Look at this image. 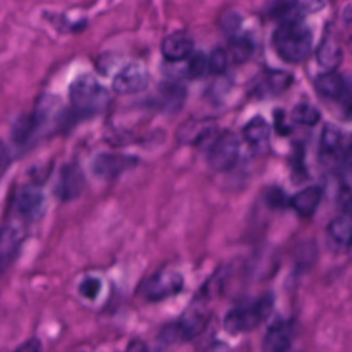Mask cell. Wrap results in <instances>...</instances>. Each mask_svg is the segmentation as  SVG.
Returning <instances> with one entry per match:
<instances>
[{"instance_id": "obj_1", "label": "cell", "mask_w": 352, "mask_h": 352, "mask_svg": "<svg viewBox=\"0 0 352 352\" xmlns=\"http://www.w3.org/2000/svg\"><path fill=\"white\" fill-rule=\"evenodd\" d=\"M272 41L278 55L290 63L302 62L312 50V33L297 19L282 22L275 30Z\"/></svg>"}, {"instance_id": "obj_2", "label": "cell", "mask_w": 352, "mask_h": 352, "mask_svg": "<svg viewBox=\"0 0 352 352\" xmlns=\"http://www.w3.org/2000/svg\"><path fill=\"white\" fill-rule=\"evenodd\" d=\"M274 307V297L265 294L250 305L236 307L224 318V329L231 334L249 331L268 318Z\"/></svg>"}, {"instance_id": "obj_3", "label": "cell", "mask_w": 352, "mask_h": 352, "mask_svg": "<svg viewBox=\"0 0 352 352\" xmlns=\"http://www.w3.org/2000/svg\"><path fill=\"white\" fill-rule=\"evenodd\" d=\"M70 100L76 110L95 113L106 106L109 94L92 76H80L70 85Z\"/></svg>"}, {"instance_id": "obj_4", "label": "cell", "mask_w": 352, "mask_h": 352, "mask_svg": "<svg viewBox=\"0 0 352 352\" xmlns=\"http://www.w3.org/2000/svg\"><path fill=\"white\" fill-rule=\"evenodd\" d=\"M239 139L231 131H223L213 138L208 150V164L212 169L224 172L231 169L239 157Z\"/></svg>"}, {"instance_id": "obj_5", "label": "cell", "mask_w": 352, "mask_h": 352, "mask_svg": "<svg viewBox=\"0 0 352 352\" xmlns=\"http://www.w3.org/2000/svg\"><path fill=\"white\" fill-rule=\"evenodd\" d=\"M183 287V276L177 272L161 271L153 275L143 287V294L150 301H160L177 294Z\"/></svg>"}, {"instance_id": "obj_6", "label": "cell", "mask_w": 352, "mask_h": 352, "mask_svg": "<svg viewBox=\"0 0 352 352\" xmlns=\"http://www.w3.org/2000/svg\"><path fill=\"white\" fill-rule=\"evenodd\" d=\"M148 84V73L140 63H129L113 78V89L117 94L128 95L143 91Z\"/></svg>"}, {"instance_id": "obj_7", "label": "cell", "mask_w": 352, "mask_h": 352, "mask_svg": "<svg viewBox=\"0 0 352 352\" xmlns=\"http://www.w3.org/2000/svg\"><path fill=\"white\" fill-rule=\"evenodd\" d=\"M85 186V176L77 164H67L62 168L55 191L62 201L77 198Z\"/></svg>"}, {"instance_id": "obj_8", "label": "cell", "mask_w": 352, "mask_h": 352, "mask_svg": "<svg viewBox=\"0 0 352 352\" xmlns=\"http://www.w3.org/2000/svg\"><path fill=\"white\" fill-rule=\"evenodd\" d=\"M136 164V158L124 154L103 153L92 161V172L103 179H113Z\"/></svg>"}, {"instance_id": "obj_9", "label": "cell", "mask_w": 352, "mask_h": 352, "mask_svg": "<svg viewBox=\"0 0 352 352\" xmlns=\"http://www.w3.org/2000/svg\"><path fill=\"white\" fill-rule=\"evenodd\" d=\"M14 202L16 212L28 220H36L44 212V195L36 186H23Z\"/></svg>"}, {"instance_id": "obj_10", "label": "cell", "mask_w": 352, "mask_h": 352, "mask_svg": "<svg viewBox=\"0 0 352 352\" xmlns=\"http://www.w3.org/2000/svg\"><path fill=\"white\" fill-rule=\"evenodd\" d=\"M194 48L192 38L184 32H175L164 38L161 44L162 55L169 62H180L191 56Z\"/></svg>"}, {"instance_id": "obj_11", "label": "cell", "mask_w": 352, "mask_h": 352, "mask_svg": "<svg viewBox=\"0 0 352 352\" xmlns=\"http://www.w3.org/2000/svg\"><path fill=\"white\" fill-rule=\"evenodd\" d=\"M322 190L318 186H308L290 199V206L301 216H311L319 206Z\"/></svg>"}, {"instance_id": "obj_12", "label": "cell", "mask_w": 352, "mask_h": 352, "mask_svg": "<svg viewBox=\"0 0 352 352\" xmlns=\"http://www.w3.org/2000/svg\"><path fill=\"white\" fill-rule=\"evenodd\" d=\"M316 59L326 70H336L338 67L342 60V50L334 37H323L316 51Z\"/></svg>"}, {"instance_id": "obj_13", "label": "cell", "mask_w": 352, "mask_h": 352, "mask_svg": "<svg viewBox=\"0 0 352 352\" xmlns=\"http://www.w3.org/2000/svg\"><path fill=\"white\" fill-rule=\"evenodd\" d=\"M292 344V336L286 324H275L268 329L263 340L264 352H287Z\"/></svg>"}, {"instance_id": "obj_14", "label": "cell", "mask_w": 352, "mask_h": 352, "mask_svg": "<svg viewBox=\"0 0 352 352\" xmlns=\"http://www.w3.org/2000/svg\"><path fill=\"white\" fill-rule=\"evenodd\" d=\"M315 88L322 96L337 99L344 95L345 82L342 77L336 73V70H327L326 73L318 76L315 80Z\"/></svg>"}, {"instance_id": "obj_15", "label": "cell", "mask_w": 352, "mask_h": 352, "mask_svg": "<svg viewBox=\"0 0 352 352\" xmlns=\"http://www.w3.org/2000/svg\"><path fill=\"white\" fill-rule=\"evenodd\" d=\"M243 138L245 140L252 144V146H264L268 139H270V133H271V128L270 124L260 116L253 117L250 121L246 122V125L243 126Z\"/></svg>"}, {"instance_id": "obj_16", "label": "cell", "mask_w": 352, "mask_h": 352, "mask_svg": "<svg viewBox=\"0 0 352 352\" xmlns=\"http://www.w3.org/2000/svg\"><path fill=\"white\" fill-rule=\"evenodd\" d=\"M327 232L334 242L348 246L352 241V214L346 212L333 219L327 227Z\"/></svg>"}, {"instance_id": "obj_17", "label": "cell", "mask_w": 352, "mask_h": 352, "mask_svg": "<svg viewBox=\"0 0 352 352\" xmlns=\"http://www.w3.org/2000/svg\"><path fill=\"white\" fill-rule=\"evenodd\" d=\"M182 340H190L201 333L205 326V316L199 312H188L177 322Z\"/></svg>"}, {"instance_id": "obj_18", "label": "cell", "mask_w": 352, "mask_h": 352, "mask_svg": "<svg viewBox=\"0 0 352 352\" xmlns=\"http://www.w3.org/2000/svg\"><path fill=\"white\" fill-rule=\"evenodd\" d=\"M292 82V76L286 72H280V70H274V72H268L264 74L263 77V87L264 92L268 94H279L285 89H287V87Z\"/></svg>"}, {"instance_id": "obj_19", "label": "cell", "mask_w": 352, "mask_h": 352, "mask_svg": "<svg viewBox=\"0 0 352 352\" xmlns=\"http://www.w3.org/2000/svg\"><path fill=\"white\" fill-rule=\"evenodd\" d=\"M253 50L254 47L252 40L245 36L232 37V40L230 41V54L236 63H243L249 60L253 54Z\"/></svg>"}, {"instance_id": "obj_20", "label": "cell", "mask_w": 352, "mask_h": 352, "mask_svg": "<svg viewBox=\"0 0 352 352\" xmlns=\"http://www.w3.org/2000/svg\"><path fill=\"white\" fill-rule=\"evenodd\" d=\"M21 232L15 227L6 226L1 232V258L10 260L21 243Z\"/></svg>"}, {"instance_id": "obj_21", "label": "cell", "mask_w": 352, "mask_h": 352, "mask_svg": "<svg viewBox=\"0 0 352 352\" xmlns=\"http://www.w3.org/2000/svg\"><path fill=\"white\" fill-rule=\"evenodd\" d=\"M319 110L308 103H300L292 111V120L301 125H315L319 121Z\"/></svg>"}, {"instance_id": "obj_22", "label": "cell", "mask_w": 352, "mask_h": 352, "mask_svg": "<svg viewBox=\"0 0 352 352\" xmlns=\"http://www.w3.org/2000/svg\"><path fill=\"white\" fill-rule=\"evenodd\" d=\"M206 73H210L209 56H206L204 52L191 55L188 60V74L191 77H204Z\"/></svg>"}, {"instance_id": "obj_23", "label": "cell", "mask_w": 352, "mask_h": 352, "mask_svg": "<svg viewBox=\"0 0 352 352\" xmlns=\"http://www.w3.org/2000/svg\"><path fill=\"white\" fill-rule=\"evenodd\" d=\"M341 147V133L333 125H327L322 133V148L326 153H336Z\"/></svg>"}, {"instance_id": "obj_24", "label": "cell", "mask_w": 352, "mask_h": 352, "mask_svg": "<svg viewBox=\"0 0 352 352\" xmlns=\"http://www.w3.org/2000/svg\"><path fill=\"white\" fill-rule=\"evenodd\" d=\"M228 65V54L221 50L216 48L209 54V70L213 74H220L227 69Z\"/></svg>"}, {"instance_id": "obj_25", "label": "cell", "mask_w": 352, "mask_h": 352, "mask_svg": "<svg viewBox=\"0 0 352 352\" xmlns=\"http://www.w3.org/2000/svg\"><path fill=\"white\" fill-rule=\"evenodd\" d=\"M298 0H271L268 12L275 18H285L296 8Z\"/></svg>"}, {"instance_id": "obj_26", "label": "cell", "mask_w": 352, "mask_h": 352, "mask_svg": "<svg viewBox=\"0 0 352 352\" xmlns=\"http://www.w3.org/2000/svg\"><path fill=\"white\" fill-rule=\"evenodd\" d=\"M78 290H80V294L84 296L85 298L94 300L100 290V280L96 278H87L80 283Z\"/></svg>"}, {"instance_id": "obj_27", "label": "cell", "mask_w": 352, "mask_h": 352, "mask_svg": "<svg viewBox=\"0 0 352 352\" xmlns=\"http://www.w3.org/2000/svg\"><path fill=\"white\" fill-rule=\"evenodd\" d=\"M41 351V344L37 338H30L25 341L15 352H40Z\"/></svg>"}, {"instance_id": "obj_28", "label": "cell", "mask_w": 352, "mask_h": 352, "mask_svg": "<svg viewBox=\"0 0 352 352\" xmlns=\"http://www.w3.org/2000/svg\"><path fill=\"white\" fill-rule=\"evenodd\" d=\"M267 201L270 202V205L272 206H282L283 202H285V198H283V192L278 188H272L271 191H268L267 194Z\"/></svg>"}, {"instance_id": "obj_29", "label": "cell", "mask_w": 352, "mask_h": 352, "mask_svg": "<svg viewBox=\"0 0 352 352\" xmlns=\"http://www.w3.org/2000/svg\"><path fill=\"white\" fill-rule=\"evenodd\" d=\"M125 352H148L146 344L140 340H132L129 342V345L126 346V351Z\"/></svg>"}, {"instance_id": "obj_30", "label": "cell", "mask_w": 352, "mask_h": 352, "mask_svg": "<svg viewBox=\"0 0 352 352\" xmlns=\"http://www.w3.org/2000/svg\"><path fill=\"white\" fill-rule=\"evenodd\" d=\"M327 1H329V0H305L304 4H305V7H307L309 11L315 12V11L322 10V8L327 4Z\"/></svg>"}, {"instance_id": "obj_31", "label": "cell", "mask_w": 352, "mask_h": 352, "mask_svg": "<svg viewBox=\"0 0 352 352\" xmlns=\"http://www.w3.org/2000/svg\"><path fill=\"white\" fill-rule=\"evenodd\" d=\"M346 248H348V249H349V254H351V256H352V241H351V242H349V245H348V246H346Z\"/></svg>"}]
</instances>
